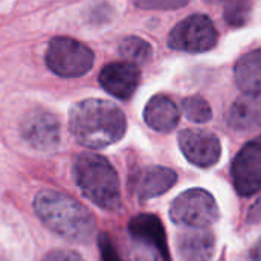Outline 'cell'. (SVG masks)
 <instances>
[{
    "instance_id": "obj_1",
    "label": "cell",
    "mask_w": 261,
    "mask_h": 261,
    "mask_svg": "<svg viewBox=\"0 0 261 261\" xmlns=\"http://www.w3.org/2000/svg\"><path fill=\"white\" fill-rule=\"evenodd\" d=\"M122 110L106 99H84L69 112V130L78 144L87 148L109 147L125 135Z\"/></svg>"
},
{
    "instance_id": "obj_2",
    "label": "cell",
    "mask_w": 261,
    "mask_h": 261,
    "mask_svg": "<svg viewBox=\"0 0 261 261\" xmlns=\"http://www.w3.org/2000/svg\"><path fill=\"white\" fill-rule=\"evenodd\" d=\"M38 219L55 234L75 243H89L95 239L96 222L92 213L70 196L43 190L34 199Z\"/></svg>"
},
{
    "instance_id": "obj_3",
    "label": "cell",
    "mask_w": 261,
    "mask_h": 261,
    "mask_svg": "<svg viewBox=\"0 0 261 261\" xmlns=\"http://www.w3.org/2000/svg\"><path fill=\"white\" fill-rule=\"evenodd\" d=\"M73 177L81 193L101 210L118 211L121 208L119 177L104 156L81 153L73 165Z\"/></svg>"
},
{
    "instance_id": "obj_4",
    "label": "cell",
    "mask_w": 261,
    "mask_h": 261,
    "mask_svg": "<svg viewBox=\"0 0 261 261\" xmlns=\"http://www.w3.org/2000/svg\"><path fill=\"white\" fill-rule=\"evenodd\" d=\"M216 199L202 188H193L177 196L170 206L171 220L190 229H206L219 220Z\"/></svg>"
},
{
    "instance_id": "obj_5",
    "label": "cell",
    "mask_w": 261,
    "mask_h": 261,
    "mask_svg": "<svg viewBox=\"0 0 261 261\" xmlns=\"http://www.w3.org/2000/svg\"><path fill=\"white\" fill-rule=\"evenodd\" d=\"M93 52L81 41L70 37H55L46 50V64L58 76L76 78L93 66Z\"/></svg>"
},
{
    "instance_id": "obj_6",
    "label": "cell",
    "mask_w": 261,
    "mask_h": 261,
    "mask_svg": "<svg viewBox=\"0 0 261 261\" xmlns=\"http://www.w3.org/2000/svg\"><path fill=\"white\" fill-rule=\"evenodd\" d=\"M219 40V32L208 15L193 14L179 21L168 35V46L174 50L200 54L211 50Z\"/></svg>"
},
{
    "instance_id": "obj_7",
    "label": "cell",
    "mask_w": 261,
    "mask_h": 261,
    "mask_svg": "<svg viewBox=\"0 0 261 261\" xmlns=\"http://www.w3.org/2000/svg\"><path fill=\"white\" fill-rule=\"evenodd\" d=\"M231 176L236 191L243 196H252L261 190V135L249 141L236 156Z\"/></svg>"
},
{
    "instance_id": "obj_8",
    "label": "cell",
    "mask_w": 261,
    "mask_h": 261,
    "mask_svg": "<svg viewBox=\"0 0 261 261\" xmlns=\"http://www.w3.org/2000/svg\"><path fill=\"white\" fill-rule=\"evenodd\" d=\"M20 133L26 144L40 151H50L60 144V122L46 110H31L20 124Z\"/></svg>"
},
{
    "instance_id": "obj_9",
    "label": "cell",
    "mask_w": 261,
    "mask_h": 261,
    "mask_svg": "<svg viewBox=\"0 0 261 261\" xmlns=\"http://www.w3.org/2000/svg\"><path fill=\"white\" fill-rule=\"evenodd\" d=\"M179 147L188 162L202 168L216 165L222 156L219 138L206 130H184L179 135Z\"/></svg>"
},
{
    "instance_id": "obj_10",
    "label": "cell",
    "mask_w": 261,
    "mask_h": 261,
    "mask_svg": "<svg viewBox=\"0 0 261 261\" xmlns=\"http://www.w3.org/2000/svg\"><path fill=\"white\" fill-rule=\"evenodd\" d=\"M141 81V72L136 64L128 61H116L102 67L99 73V84L102 89L118 98V99H130L136 92Z\"/></svg>"
},
{
    "instance_id": "obj_11",
    "label": "cell",
    "mask_w": 261,
    "mask_h": 261,
    "mask_svg": "<svg viewBox=\"0 0 261 261\" xmlns=\"http://www.w3.org/2000/svg\"><path fill=\"white\" fill-rule=\"evenodd\" d=\"M226 122L239 133L254 132L261 127V92H243L231 106Z\"/></svg>"
},
{
    "instance_id": "obj_12",
    "label": "cell",
    "mask_w": 261,
    "mask_h": 261,
    "mask_svg": "<svg viewBox=\"0 0 261 261\" xmlns=\"http://www.w3.org/2000/svg\"><path fill=\"white\" fill-rule=\"evenodd\" d=\"M128 232L135 240H138L150 248H154L164 260L170 261L167 234H165L164 225L158 216H154V214L135 216L128 222Z\"/></svg>"
},
{
    "instance_id": "obj_13",
    "label": "cell",
    "mask_w": 261,
    "mask_h": 261,
    "mask_svg": "<svg viewBox=\"0 0 261 261\" xmlns=\"http://www.w3.org/2000/svg\"><path fill=\"white\" fill-rule=\"evenodd\" d=\"M177 182V174L165 167H147L133 176V191L139 200L162 196Z\"/></svg>"
},
{
    "instance_id": "obj_14",
    "label": "cell",
    "mask_w": 261,
    "mask_h": 261,
    "mask_svg": "<svg viewBox=\"0 0 261 261\" xmlns=\"http://www.w3.org/2000/svg\"><path fill=\"white\" fill-rule=\"evenodd\" d=\"M214 248V236L206 229L180 232L176 240L177 255L182 261H211Z\"/></svg>"
},
{
    "instance_id": "obj_15",
    "label": "cell",
    "mask_w": 261,
    "mask_h": 261,
    "mask_svg": "<svg viewBox=\"0 0 261 261\" xmlns=\"http://www.w3.org/2000/svg\"><path fill=\"white\" fill-rule=\"evenodd\" d=\"M144 119L148 127H151L156 132L168 133L176 128L180 119V110L177 106L164 95L153 96L144 110Z\"/></svg>"
},
{
    "instance_id": "obj_16",
    "label": "cell",
    "mask_w": 261,
    "mask_h": 261,
    "mask_svg": "<svg viewBox=\"0 0 261 261\" xmlns=\"http://www.w3.org/2000/svg\"><path fill=\"white\" fill-rule=\"evenodd\" d=\"M234 80L242 92H261V49L251 50L237 60Z\"/></svg>"
},
{
    "instance_id": "obj_17",
    "label": "cell",
    "mask_w": 261,
    "mask_h": 261,
    "mask_svg": "<svg viewBox=\"0 0 261 261\" xmlns=\"http://www.w3.org/2000/svg\"><path fill=\"white\" fill-rule=\"evenodd\" d=\"M118 50H119V55L125 61L133 63L136 66L138 64H145L153 55V49H151L150 43L145 41L141 37H136V35L125 37L121 41Z\"/></svg>"
},
{
    "instance_id": "obj_18",
    "label": "cell",
    "mask_w": 261,
    "mask_h": 261,
    "mask_svg": "<svg viewBox=\"0 0 261 261\" xmlns=\"http://www.w3.org/2000/svg\"><path fill=\"white\" fill-rule=\"evenodd\" d=\"M182 110L191 122L203 124L213 118V110L208 101L202 96H190L182 101Z\"/></svg>"
},
{
    "instance_id": "obj_19",
    "label": "cell",
    "mask_w": 261,
    "mask_h": 261,
    "mask_svg": "<svg viewBox=\"0 0 261 261\" xmlns=\"http://www.w3.org/2000/svg\"><path fill=\"white\" fill-rule=\"evenodd\" d=\"M252 9V0H228L225 5L223 18L225 21L232 26L239 28L246 24Z\"/></svg>"
},
{
    "instance_id": "obj_20",
    "label": "cell",
    "mask_w": 261,
    "mask_h": 261,
    "mask_svg": "<svg viewBox=\"0 0 261 261\" xmlns=\"http://www.w3.org/2000/svg\"><path fill=\"white\" fill-rule=\"evenodd\" d=\"M190 0H133V3L141 9H177L188 3Z\"/></svg>"
},
{
    "instance_id": "obj_21",
    "label": "cell",
    "mask_w": 261,
    "mask_h": 261,
    "mask_svg": "<svg viewBox=\"0 0 261 261\" xmlns=\"http://www.w3.org/2000/svg\"><path fill=\"white\" fill-rule=\"evenodd\" d=\"M98 246L101 252V261H122L116 246L107 234H101L98 237Z\"/></svg>"
},
{
    "instance_id": "obj_22",
    "label": "cell",
    "mask_w": 261,
    "mask_h": 261,
    "mask_svg": "<svg viewBox=\"0 0 261 261\" xmlns=\"http://www.w3.org/2000/svg\"><path fill=\"white\" fill-rule=\"evenodd\" d=\"M41 261H84L81 258L80 254L73 252V251H66V249H55L52 252H49L47 255H44V258Z\"/></svg>"
},
{
    "instance_id": "obj_23",
    "label": "cell",
    "mask_w": 261,
    "mask_h": 261,
    "mask_svg": "<svg viewBox=\"0 0 261 261\" xmlns=\"http://www.w3.org/2000/svg\"><path fill=\"white\" fill-rule=\"evenodd\" d=\"M246 222L249 225H257V223L261 222V196L251 205V208L248 210Z\"/></svg>"
},
{
    "instance_id": "obj_24",
    "label": "cell",
    "mask_w": 261,
    "mask_h": 261,
    "mask_svg": "<svg viewBox=\"0 0 261 261\" xmlns=\"http://www.w3.org/2000/svg\"><path fill=\"white\" fill-rule=\"evenodd\" d=\"M251 261H261V237L251 249Z\"/></svg>"
},
{
    "instance_id": "obj_25",
    "label": "cell",
    "mask_w": 261,
    "mask_h": 261,
    "mask_svg": "<svg viewBox=\"0 0 261 261\" xmlns=\"http://www.w3.org/2000/svg\"><path fill=\"white\" fill-rule=\"evenodd\" d=\"M205 2H208V3H226L228 0H205Z\"/></svg>"
}]
</instances>
